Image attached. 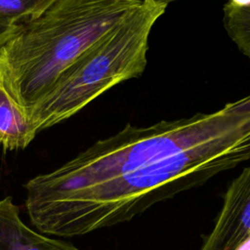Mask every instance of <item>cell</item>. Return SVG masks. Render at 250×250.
<instances>
[{
    "instance_id": "obj_10",
    "label": "cell",
    "mask_w": 250,
    "mask_h": 250,
    "mask_svg": "<svg viewBox=\"0 0 250 250\" xmlns=\"http://www.w3.org/2000/svg\"><path fill=\"white\" fill-rule=\"evenodd\" d=\"M146 2H148V3H151V4H154V5H161V6H166L173 2V1H176V0H144Z\"/></svg>"
},
{
    "instance_id": "obj_11",
    "label": "cell",
    "mask_w": 250,
    "mask_h": 250,
    "mask_svg": "<svg viewBox=\"0 0 250 250\" xmlns=\"http://www.w3.org/2000/svg\"><path fill=\"white\" fill-rule=\"evenodd\" d=\"M229 1L237 6H249L250 5V0H229Z\"/></svg>"
},
{
    "instance_id": "obj_9",
    "label": "cell",
    "mask_w": 250,
    "mask_h": 250,
    "mask_svg": "<svg viewBox=\"0 0 250 250\" xmlns=\"http://www.w3.org/2000/svg\"><path fill=\"white\" fill-rule=\"evenodd\" d=\"M17 25L0 21V46L11 36V34L16 30Z\"/></svg>"
},
{
    "instance_id": "obj_3",
    "label": "cell",
    "mask_w": 250,
    "mask_h": 250,
    "mask_svg": "<svg viewBox=\"0 0 250 250\" xmlns=\"http://www.w3.org/2000/svg\"><path fill=\"white\" fill-rule=\"evenodd\" d=\"M166 6L143 0L118 24L81 54L28 111L39 133L77 113L111 87L143 74L148 37Z\"/></svg>"
},
{
    "instance_id": "obj_12",
    "label": "cell",
    "mask_w": 250,
    "mask_h": 250,
    "mask_svg": "<svg viewBox=\"0 0 250 250\" xmlns=\"http://www.w3.org/2000/svg\"><path fill=\"white\" fill-rule=\"evenodd\" d=\"M245 250H250V237L248 238L247 240V243H246V247H245Z\"/></svg>"
},
{
    "instance_id": "obj_7",
    "label": "cell",
    "mask_w": 250,
    "mask_h": 250,
    "mask_svg": "<svg viewBox=\"0 0 250 250\" xmlns=\"http://www.w3.org/2000/svg\"><path fill=\"white\" fill-rule=\"evenodd\" d=\"M224 27L238 50L250 59V5L237 6L230 1L224 6Z\"/></svg>"
},
{
    "instance_id": "obj_1",
    "label": "cell",
    "mask_w": 250,
    "mask_h": 250,
    "mask_svg": "<svg viewBox=\"0 0 250 250\" xmlns=\"http://www.w3.org/2000/svg\"><path fill=\"white\" fill-rule=\"evenodd\" d=\"M250 159V94L209 113L127 124L25 185L41 232L77 236L132 220Z\"/></svg>"
},
{
    "instance_id": "obj_8",
    "label": "cell",
    "mask_w": 250,
    "mask_h": 250,
    "mask_svg": "<svg viewBox=\"0 0 250 250\" xmlns=\"http://www.w3.org/2000/svg\"><path fill=\"white\" fill-rule=\"evenodd\" d=\"M53 0H0V21L20 25L39 15Z\"/></svg>"
},
{
    "instance_id": "obj_4",
    "label": "cell",
    "mask_w": 250,
    "mask_h": 250,
    "mask_svg": "<svg viewBox=\"0 0 250 250\" xmlns=\"http://www.w3.org/2000/svg\"><path fill=\"white\" fill-rule=\"evenodd\" d=\"M250 237V167L230 183L222 209L200 250H235Z\"/></svg>"
},
{
    "instance_id": "obj_5",
    "label": "cell",
    "mask_w": 250,
    "mask_h": 250,
    "mask_svg": "<svg viewBox=\"0 0 250 250\" xmlns=\"http://www.w3.org/2000/svg\"><path fill=\"white\" fill-rule=\"evenodd\" d=\"M19 213L12 196L0 200V250H79L70 242L35 232L22 223Z\"/></svg>"
},
{
    "instance_id": "obj_2",
    "label": "cell",
    "mask_w": 250,
    "mask_h": 250,
    "mask_svg": "<svg viewBox=\"0 0 250 250\" xmlns=\"http://www.w3.org/2000/svg\"><path fill=\"white\" fill-rule=\"evenodd\" d=\"M142 2L53 0L0 46V81L28 113L81 54Z\"/></svg>"
},
{
    "instance_id": "obj_6",
    "label": "cell",
    "mask_w": 250,
    "mask_h": 250,
    "mask_svg": "<svg viewBox=\"0 0 250 250\" xmlns=\"http://www.w3.org/2000/svg\"><path fill=\"white\" fill-rule=\"evenodd\" d=\"M36 135L25 109L0 81V145L6 150L22 149Z\"/></svg>"
}]
</instances>
